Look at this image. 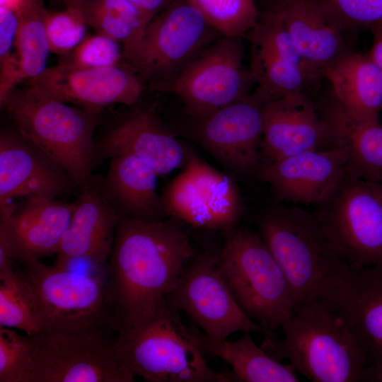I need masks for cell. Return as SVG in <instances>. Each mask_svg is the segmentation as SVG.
Instances as JSON below:
<instances>
[{
  "mask_svg": "<svg viewBox=\"0 0 382 382\" xmlns=\"http://www.w3.org/2000/svg\"><path fill=\"white\" fill-rule=\"evenodd\" d=\"M217 265L243 311L276 336L297 306L284 272L259 233L236 226L225 231Z\"/></svg>",
  "mask_w": 382,
  "mask_h": 382,
  "instance_id": "7",
  "label": "cell"
},
{
  "mask_svg": "<svg viewBox=\"0 0 382 382\" xmlns=\"http://www.w3.org/2000/svg\"><path fill=\"white\" fill-rule=\"evenodd\" d=\"M281 18L299 53L310 82L349 50V35L320 0H276L272 8Z\"/></svg>",
  "mask_w": 382,
  "mask_h": 382,
  "instance_id": "20",
  "label": "cell"
},
{
  "mask_svg": "<svg viewBox=\"0 0 382 382\" xmlns=\"http://www.w3.org/2000/svg\"><path fill=\"white\" fill-rule=\"evenodd\" d=\"M372 35V44L367 53L382 75V25L370 29Z\"/></svg>",
  "mask_w": 382,
  "mask_h": 382,
  "instance_id": "39",
  "label": "cell"
},
{
  "mask_svg": "<svg viewBox=\"0 0 382 382\" xmlns=\"http://www.w3.org/2000/svg\"><path fill=\"white\" fill-rule=\"evenodd\" d=\"M114 330L41 331L29 335L33 364L28 382H132L120 361Z\"/></svg>",
  "mask_w": 382,
  "mask_h": 382,
  "instance_id": "9",
  "label": "cell"
},
{
  "mask_svg": "<svg viewBox=\"0 0 382 382\" xmlns=\"http://www.w3.org/2000/svg\"><path fill=\"white\" fill-rule=\"evenodd\" d=\"M206 352L221 358L231 367V381L242 382H298L297 373L289 363L272 357L253 340L250 332L234 341L224 340L207 347Z\"/></svg>",
  "mask_w": 382,
  "mask_h": 382,
  "instance_id": "28",
  "label": "cell"
},
{
  "mask_svg": "<svg viewBox=\"0 0 382 382\" xmlns=\"http://www.w3.org/2000/svg\"><path fill=\"white\" fill-rule=\"evenodd\" d=\"M327 148H330L327 126L303 92L265 104L261 163Z\"/></svg>",
  "mask_w": 382,
  "mask_h": 382,
  "instance_id": "21",
  "label": "cell"
},
{
  "mask_svg": "<svg viewBox=\"0 0 382 382\" xmlns=\"http://www.w3.org/2000/svg\"><path fill=\"white\" fill-rule=\"evenodd\" d=\"M253 94L265 103L303 92L311 83L303 60L278 14L271 9L247 33Z\"/></svg>",
  "mask_w": 382,
  "mask_h": 382,
  "instance_id": "16",
  "label": "cell"
},
{
  "mask_svg": "<svg viewBox=\"0 0 382 382\" xmlns=\"http://www.w3.org/2000/svg\"><path fill=\"white\" fill-rule=\"evenodd\" d=\"M32 364L29 335L0 326V382H28Z\"/></svg>",
  "mask_w": 382,
  "mask_h": 382,
  "instance_id": "33",
  "label": "cell"
},
{
  "mask_svg": "<svg viewBox=\"0 0 382 382\" xmlns=\"http://www.w3.org/2000/svg\"><path fill=\"white\" fill-rule=\"evenodd\" d=\"M210 29L187 1L171 4L148 23L123 63L149 87L171 91L184 69L204 50Z\"/></svg>",
  "mask_w": 382,
  "mask_h": 382,
  "instance_id": "8",
  "label": "cell"
},
{
  "mask_svg": "<svg viewBox=\"0 0 382 382\" xmlns=\"http://www.w3.org/2000/svg\"><path fill=\"white\" fill-rule=\"evenodd\" d=\"M189 151L149 109L134 111L110 129L95 146V158L130 155L164 175L184 167Z\"/></svg>",
  "mask_w": 382,
  "mask_h": 382,
  "instance_id": "22",
  "label": "cell"
},
{
  "mask_svg": "<svg viewBox=\"0 0 382 382\" xmlns=\"http://www.w3.org/2000/svg\"><path fill=\"white\" fill-rule=\"evenodd\" d=\"M28 84L59 100L94 112L112 104L131 106L144 88L139 76L125 63L89 68L59 64L47 68Z\"/></svg>",
  "mask_w": 382,
  "mask_h": 382,
  "instance_id": "15",
  "label": "cell"
},
{
  "mask_svg": "<svg viewBox=\"0 0 382 382\" xmlns=\"http://www.w3.org/2000/svg\"><path fill=\"white\" fill-rule=\"evenodd\" d=\"M155 170L130 155L110 158L107 175L102 180L103 192L122 214L145 221L163 220L166 215L163 198L157 192Z\"/></svg>",
  "mask_w": 382,
  "mask_h": 382,
  "instance_id": "26",
  "label": "cell"
},
{
  "mask_svg": "<svg viewBox=\"0 0 382 382\" xmlns=\"http://www.w3.org/2000/svg\"><path fill=\"white\" fill-rule=\"evenodd\" d=\"M207 24L224 37H242L256 25L259 15L254 0H186Z\"/></svg>",
  "mask_w": 382,
  "mask_h": 382,
  "instance_id": "32",
  "label": "cell"
},
{
  "mask_svg": "<svg viewBox=\"0 0 382 382\" xmlns=\"http://www.w3.org/2000/svg\"><path fill=\"white\" fill-rule=\"evenodd\" d=\"M80 187L69 175L18 131L0 135V209L16 199H57Z\"/></svg>",
  "mask_w": 382,
  "mask_h": 382,
  "instance_id": "19",
  "label": "cell"
},
{
  "mask_svg": "<svg viewBox=\"0 0 382 382\" xmlns=\"http://www.w3.org/2000/svg\"><path fill=\"white\" fill-rule=\"evenodd\" d=\"M314 213L348 264L382 265V182L348 174Z\"/></svg>",
  "mask_w": 382,
  "mask_h": 382,
  "instance_id": "10",
  "label": "cell"
},
{
  "mask_svg": "<svg viewBox=\"0 0 382 382\" xmlns=\"http://www.w3.org/2000/svg\"><path fill=\"white\" fill-rule=\"evenodd\" d=\"M331 97L355 116L379 120L382 110V75L368 54L351 50L326 69Z\"/></svg>",
  "mask_w": 382,
  "mask_h": 382,
  "instance_id": "27",
  "label": "cell"
},
{
  "mask_svg": "<svg viewBox=\"0 0 382 382\" xmlns=\"http://www.w3.org/2000/svg\"><path fill=\"white\" fill-rule=\"evenodd\" d=\"M0 326L29 335L42 329L30 289L14 263L0 267Z\"/></svg>",
  "mask_w": 382,
  "mask_h": 382,
  "instance_id": "31",
  "label": "cell"
},
{
  "mask_svg": "<svg viewBox=\"0 0 382 382\" xmlns=\"http://www.w3.org/2000/svg\"><path fill=\"white\" fill-rule=\"evenodd\" d=\"M74 202L31 197L0 209V246L19 263L57 253Z\"/></svg>",
  "mask_w": 382,
  "mask_h": 382,
  "instance_id": "18",
  "label": "cell"
},
{
  "mask_svg": "<svg viewBox=\"0 0 382 382\" xmlns=\"http://www.w3.org/2000/svg\"><path fill=\"white\" fill-rule=\"evenodd\" d=\"M42 0H30L17 12L15 47L21 80H30L46 69L50 52L45 27L47 12Z\"/></svg>",
  "mask_w": 382,
  "mask_h": 382,
  "instance_id": "30",
  "label": "cell"
},
{
  "mask_svg": "<svg viewBox=\"0 0 382 382\" xmlns=\"http://www.w3.org/2000/svg\"><path fill=\"white\" fill-rule=\"evenodd\" d=\"M322 300L345 318L371 362L382 345V265L346 263Z\"/></svg>",
  "mask_w": 382,
  "mask_h": 382,
  "instance_id": "24",
  "label": "cell"
},
{
  "mask_svg": "<svg viewBox=\"0 0 382 382\" xmlns=\"http://www.w3.org/2000/svg\"><path fill=\"white\" fill-rule=\"evenodd\" d=\"M6 107L16 130L62 168L80 187L92 178L98 112L72 106L28 84Z\"/></svg>",
  "mask_w": 382,
  "mask_h": 382,
  "instance_id": "5",
  "label": "cell"
},
{
  "mask_svg": "<svg viewBox=\"0 0 382 382\" xmlns=\"http://www.w3.org/2000/svg\"><path fill=\"white\" fill-rule=\"evenodd\" d=\"M259 234L284 272L299 306L323 299L347 263L314 212L275 206L257 220Z\"/></svg>",
  "mask_w": 382,
  "mask_h": 382,
  "instance_id": "4",
  "label": "cell"
},
{
  "mask_svg": "<svg viewBox=\"0 0 382 382\" xmlns=\"http://www.w3.org/2000/svg\"><path fill=\"white\" fill-rule=\"evenodd\" d=\"M86 26L74 6L58 11H47L45 27L50 52L62 57L71 52L85 38Z\"/></svg>",
  "mask_w": 382,
  "mask_h": 382,
  "instance_id": "34",
  "label": "cell"
},
{
  "mask_svg": "<svg viewBox=\"0 0 382 382\" xmlns=\"http://www.w3.org/2000/svg\"><path fill=\"white\" fill-rule=\"evenodd\" d=\"M123 47L117 41L101 34L86 36L59 64L79 67H105L120 64Z\"/></svg>",
  "mask_w": 382,
  "mask_h": 382,
  "instance_id": "35",
  "label": "cell"
},
{
  "mask_svg": "<svg viewBox=\"0 0 382 382\" xmlns=\"http://www.w3.org/2000/svg\"><path fill=\"white\" fill-rule=\"evenodd\" d=\"M194 255L187 234L173 221H145L121 214L108 277L117 332L151 319Z\"/></svg>",
  "mask_w": 382,
  "mask_h": 382,
  "instance_id": "1",
  "label": "cell"
},
{
  "mask_svg": "<svg viewBox=\"0 0 382 382\" xmlns=\"http://www.w3.org/2000/svg\"><path fill=\"white\" fill-rule=\"evenodd\" d=\"M67 6L76 7L86 25L97 33L121 44L123 57L134 47L147 25L129 0H86Z\"/></svg>",
  "mask_w": 382,
  "mask_h": 382,
  "instance_id": "29",
  "label": "cell"
},
{
  "mask_svg": "<svg viewBox=\"0 0 382 382\" xmlns=\"http://www.w3.org/2000/svg\"><path fill=\"white\" fill-rule=\"evenodd\" d=\"M349 35L382 25V0H320Z\"/></svg>",
  "mask_w": 382,
  "mask_h": 382,
  "instance_id": "36",
  "label": "cell"
},
{
  "mask_svg": "<svg viewBox=\"0 0 382 382\" xmlns=\"http://www.w3.org/2000/svg\"><path fill=\"white\" fill-rule=\"evenodd\" d=\"M121 214L106 197L102 180L92 177L81 187L56 264L86 258L104 267L110 257Z\"/></svg>",
  "mask_w": 382,
  "mask_h": 382,
  "instance_id": "23",
  "label": "cell"
},
{
  "mask_svg": "<svg viewBox=\"0 0 382 382\" xmlns=\"http://www.w3.org/2000/svg\"><path fill=\"white\" fill-rule=\"evenodd\" d=\"M253 81L243 65L239 37H224L202 50L184 69L171 91L199 120L248 96Z\"/></svg>",
  "mask_w": 382,
  "mask_h": 382,
  "instance_id": "13",
  "label": "cell"
},
{
  "mask_svg": "<svg viewBox=\"0 0 382 382\" xmlns=\"http://www.w3.org/2000/svg\"><path fill=\"white\" fill-rule=\"evenodd\" d=\"M162 198L166 215L194 227L224 232L236 226L243 209L233 178L190 150L184 168L170 182Z\"/></svg>",
  "mask_w": 382,
  "mask_h": 382,
  "instance_id": "12",
  "label": "cell"
},
{
  "mask_svg": "<svg viewBox=\"0 0 382 382\" xmlns=\"http://www.w3.org/2000/svg\"><path fill=\"white\" fill-rule=\"evenodd\" d=\"M364 381L382 382V345L374 352L366 369Z\"/></svg>",
  "mask_w": 382,
  "mask_h": 382,
  "instance_id": "40",
  "label": "cell"
},
{
  "mask_svg": "<svg viewBox=\"0 0 382 382\" xmlns=\"http://www.w3.org/2000/svg\"><path fill=\"white\" fill-rule=\"evenodd\" d=\"M18 269L33 295L42 331L76 332L109 330L117 324L108 277L40 260Z\"/></svg>",
  "mask_w": 382,
  "mask_h": 382,
  "instance_id": "6",
  "label": "cell"
},
{
  "mask_svg": "<svg viewBox=\"0 0 382 382\" xmlns=\"http://www.w3.org/2000/svg\"><path fill=\"white\" fill-rule=\"evenodd\" d=\"M29 0H0V6L9 8L16 13L18 10Z\"/></svg>",
  "mask_w": 382,
  "mask_h": 382,
  "instance_id": "41",
  "label": "cell"
},
{
  "mask_svg": "<svg viewBox=\"0 0 382 382\" xmlns=\"http://www.w3.org/2000/svg\"><path fill=\"white\" fill-rule=\"evenodd\" d=\"M318 110L327 126L330 147L347 155L349 174L382 182V125L379 120L354 115L332 97Z\"/></svg>",
  "mask_w": 382,
  "mask_h": 382,
  "instance_id": "25",
  "label": "cell"
},
{
  "mask_svg": "<svg viewBox=\"0 0 382 382\" xmlns=\"http://www.w3.org/2000/svg\"><path fill=\"white\" fill-rule=\"evenodd\" d=\"M204 335L189 329L167 300L139 327L117 332L116 349L127 371L149 382H226L205 360Z\"/></svg>",
  "mask_w": 382,
  "mask_h": 382,
  "instance_id": "3",
  "label": "cell"
},
{
  "mask_svg": "<svg viewBox=\"0 0 382 382\" xmlns=\"http://www.w3.org/2000/svg\"><path fill=\"white\" fill-rule=\"evenodd\" d=\"M18 18L13 10L0 6V64L6 62L13 54Z\"/></svg>",
  "mask_w": 382,
  "mask_h": 382,
  "instance_id": "37",
  "label": "cell"
},
{
  "mask_svg": "<svg viewBox=\"0 0 382 382\" xmlns=\"http://www.w3.org/2000/svg\"><path fill=\"white\" fill-rule=\"evenodd\" d=\"M64 1L65 2V5L67 6V5L76 4L86 0H64Z\"/></svg>",
  "mask_w": 382,
  "mask_h": 382,
  "instance_id": "42",
  "label": "cell"
},
{
  "mask_svg": "<svg viewBox=\"0 0 382 382\" xmlns=\"http://www.w3.org/2000/svg\"><path fill=\"white\" fill-rule=\"evenodd\" d=\"M141 13L148 23L160 12L168 7L170 0H129Z\"/></svg>",
  "mask_w": 382,
  "mask_h": 382,
  "instance_id": "38",
  "label": "cell"
},
{
  "mask_svg": "<svg viewBox=\"0 0 382 382\" xmlns=\"http://www.w3.org/2000/svg\"><path fill=\"white\" fill-rule=\"evenodd\" d=\"M166 300L185 311L203 330L204 350L214 347L235 332L275 337L241 308L218 268L217 260L194 255L185 264Z\"/></svg>",
  "mask_w": 382,
  "mask_h": 382,
  "instance_id": "11",
  "label": "cell"
},
{
  "mask_svg": "<svg viewBox=\"0 0 382 382\" xmlns=\"http://www.w3.org/2000/svg\"><path fill=\"white\" fill-rule=\"evenodd\" d=\"M265 104L253 93L199 119V142L231 171L241 175L257 173Z\"/></svg>",
  "mask_w": 382,
  "mask_h": 382,
  "instance_id": "14",
  "label": "cell"
},
{
  "mask_svg": "<svg viewBox=\"0 0 382 382\" xmlns=\"http://www.w3.org/2000/svg\"><path fill=\"white\" fill-rule=\"evenodd\" d=\"M281 339L264 337L261 347L314 382L364 381L369 354L345 318L317 299L297 306Z\"/></svg>",
  "mask_w": 382,
  "mask_h": 382,
  "instance_id": "2",
  "label": "cell"
},
{
  "mask_svg": "<svg viewBox=\"0 0 382 382\" xmlns=\"http://www.w3.org/2000/svg\"><path fill=\"white\" fill-rule=\"evenodd\" d=\"M257 173L278 199L317 206L330 197L349 170L345 151L330 147L262 162Z\"/></svg>",
  "mask_w": 382,
  "mask_h": 382,
  "instance_id": "17",
  "label": "cell"
}]
</instances>
